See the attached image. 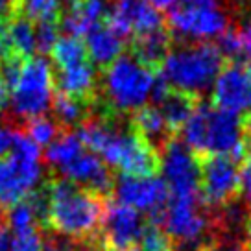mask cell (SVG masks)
<instances>
[{
	"label": "cell",
	"mask_w": 251,
	"mask_h": 251,
	"mask_svg": "<svg viewBox=\"0 0 251 251\" xmlns=\"http://www.w3.org/2000/svg\"><path fill=\"white\" fill-rule=\"evenodd\" d=\"M244 122L238 117L214 107L212 103L198 102L194 113L183 126V144L198 159L211 155H229L236 163L242 161L240 141Z\"/></svg>",
	"instance_id": "cell-2"
},
{
	"label": "cell",
	"mask_w": 251,
	"mask_h": 251,
	"mask_svg": "<svg viewBox=\"0 0 251 251\" xmlns=\"http://www.w3.org/2000/svg\"><path fill=\"white\" fill-rule=\"evenodd\" d=\"M43 183L41 161L9 153L0 159V205L13 207Z\"/></svg>",
	"instance_id": "cell-11"
},
{
	"label": "cell",
	"mask_w": 251,
	"mask_h": 251,
	"mask_svg": "<svg viewBox=\"0 0 251 251\" xmlns=\"http://www.w3.org/2000/svg\"><path fill=\"white\" fill-rule=\"evenodd\" d=\"M198 98L190 96V94L179 93V91H170L165 96L163 102H159L155 105L157 109L161 111V115L165 118L168 129L174 135H177L183 129V126L187 124V120L190 118V115L194 113L198 105Z\"/></svg>",
	"instance_id": "cell-19"
},
{
	"label": "cell",
	"mask_w": 251,
	"mask_h": 251,
	"mask_svg": "<svg viewBox=\"0 0 251 251\" xmlns=\"http://www.w3.org/2000/svg\"><path fill=\"white\" fill-rule=\"evenodd\" d=\"M196 251H222V250H220L218 240H211V242H205L201 246H198Z\"/></svg>",
	"instance_id": "cell-41"
},
{
	"label": "cell",
	"mask_w": 251,
	"mask_h": 251,
	"mask_svg": "<svg viewBox=\"0 0 251 251\" xmlns=\"http://www.w3.org/2000/svg\"><path fill=\"white\" fill-rule=\"evenodd\" d=\"M107 4L105 0H78L71 4L69 9L59 15V30L65 31L69 37H85L94 26L102 24L107 17Z\"/></svg>",
	"instance_id": "cell-14"
},
{
	"label": "cell",
	"mask_w": 251,
	"mask_h": 251,
	"mask_svg": "<svg viewBox=\"0 0 251 251\" xmlns=\"http://www.w3.org/2000/svg\"><path fill=\"white\" fill-rule=\"evenodd\" d=\"M224 67V55L220 54L216 45L201 43H183L172 48L168 57L161 67V76L174 91L201 98Z\"/></svg>",
	"instance_id": "cell-3"
},
{
	"label": "cell",
	"mask_w": 251,
	"mask_h": 251,
	"mask_svg": "<svg viewBox=\"0 0 251 251\" xmlns=\"http://www.w3.org/2000/svg\"><path fill=\"white\" fill-rule=\"evenodd\" d=\"M105 21V24L122 39L139 37L165 28V17L146 0H113Z\"/></svg>",
	"instance_id": "cell-13"
},
{
	"label": "cell",
	"mask_w": 251,
	"mask_h": 251,
	"mask_svg": "<svg viewBox=\"0 0 251 251\" xmlns=\"http://www.w3.org/2000/svg\"><path fill=\"white\" fill-rule=\"evenodd\" d=\"M41 251H96L93 244L76 242L59 235H47L41 240Z\"/></svg>",
	"instance_id": "cell-29"
},
{
	"label": "cell",
	"mask_w": 251,
	"mask_h": 251,
	"mask_svg": "<svg viewBox=\"0 0 251 251\" xmlns=\"http://www.w3.org/2000/svg\"><path fill=\"white\" fill-rule=\"evenodd\" d=\"M240 192L251 205V161L244 163V168L240 170Z\"/></svg>",
	"instance_id": "cell-34"
},
{
	"label": "cell",
	"mask_w": 251,
	"mask_h": 251,
	"mask_svg": "<svg viewBox=\"0 0 251 251\" xmlns=\"http://www.w3.org/2000/svg\"><path fill=\"white\" fill-rule=\"evenodd\" d=\"M246 251H251V214L246 220V242L242 246Z\"/></svg>",
	"instance_id": "cell-40"
},
{
	"label": "cell",
	"mask_w": 251,
	"mask_h": 251,
	"mask_svg": "<svg viewBox=\"0 0 251 251\" xmlns=\"http://www.w3.org/2000/svg\"><path fill=\"white\" fill-rule=\"evenodd\" d=\"M166 23L172 37L177 35L183 39H194L201 43L211 37H218L220 33L227 30L229 19L220 8L198 9L176 4L168 11Z\"/></svg>",
	"instance_id": "cell-12"
},
{
	"label": "cell",
	"mask_w": 251,
	"mask_h": 251,
	"mask_svg": "<svg viewBox=\"0 0 251 251\" xmlns=\"http://www.w3.org/2000/svg\"><path fill=\"white\" fill-rule=\"evenodd\" d=\"M174 37L170 35L168 28H161V30L150 31L139 37H133L131 43V55L137 61L144 65L146 69L157 72L165 59L168 57L170 50H172Z\"/></svg>",
	"instance_id": "cell-17"
},
{
	"label": "cell",
	"mask_w": 251,
	"mask_h": 251,
	"mask_svg": "<svg viewBox=\"0 0 251 251\" xmlns=\"http://www.w3.org/2000/svg\"><path fill=\"white\" fill-rule=\"evenodd\" d=\"M54 85L57 89V94H65L78 100H94L98 89V76L93 63L87 61L72 69L55 71Z\"/></svg>",
	"instance_id": "cell-15"
},
{
	"label": "cell",
	"mask_w": 251,
	"mask_h": 251,
	"mask_svg": "<svg viewBox=\"0 0 251 251\" xmlns=\"http://www.w3.org/2000/svg\"><path fill=\"white\" fill-rule=\"evenodd\" d=\"M19 13L31 21H57L59 0H19Z\"/></svg>",
	"instance_id": "cell-26"
},
{
	"label": "cell",
	"mask_w": 251,
	"mask_h": 251,
	"mask_svg": "<svg viewBox=\"0 0 251 251\" xmlns=\"http://www.w3.org/2000/svg\"><path fill=\"white\" fill-rule=\"evenodd\" d=\"M26 131L24 133L30 137L35 146H50L52 142L63 133L61 127L55 124L54 118H48V117H37V118H31L26 122Z\"/></svg>",
	"instance_id": "cell-24"
},
{
	"label": "cell",
	"mask_w": 251,
	"mask_h": 251,
	"mask_svg": "<svg viewBox=\"0 0 251 251\" xmlns=\"http://www.w3.org/2000/svg\"><path fill=\"white\" fill-rule=\"evenodd\" d=\"M8 96H9L8 87H6V83H4V81H2V78H0V105H2V103H6Z\"/></svg>",
	"instance_id": "cell-42"
},
{
	"label": "cell",
	"mask_w": 251,
	"mask_h": 251,
	"mask_svg": "<svg viewBox=\"0 0 251 251\" xmlns=\"http://www.w3.org/2000/svg\"><path fill=\"white\" fill-rule=\"evenodd\" d=\"M24 59L21 55L11 54L4 59H0V78L6 83L8 91H11L17 85V81L21 78V72H23Z\"/></svg>",
	"instance_id": "cell-30"
},
{
	"label": "cell",
	"mask_w": 251,
	"mask_h": 251,
	"mask_svg": "<svg viewBox=\"0 0 251 251\" xmlns=\"http://www.w3.org/2000/svg\"><path fill=\"white\" fill-rule=\"evenodd\" d=\"M146 222L141 212L131 207L107 200L103 212L100 233L96 236L94 248L98 251H126L133 250L139 244Z\"/></svg>",
	"instance_id": "cell-10"
},
{
	"label": "cell",
	"mask_w": 251,
	"mask_h": 251,
	"mask_svg": "<svg viewBox=\"0 0 251 251\" xmlns=\"http://www.w3.org/2000/svg\"><path fill=\"white\" fill-rule=\"evenodd\" d=\"M11 251H41V236L37 235V229L11 233Z\"/></svg>",
	"instance_id": "cell-31"
},
{
	"label": "cell",
	"mask_w": 251,
	"mask_h": 251,
	"mask_svg": "<svg viewBox=\"0 0 251 251\" xmlns=\"http://www.w3.org/2000/svg\"><path fill=\"white\" fill-rule=\"evenodd\" d=\"M52 98L54 72L50 63L41 55L24 59L21 78L9 94V105L13 115L26 122L31 118L45 117V113L52 107Z\"/></svg>",
	"instance_id": "cell-5"
},
{
	"label": "cell",
	"mask_w": 251,
	"mask_h": 251,
	"mask_svg": "<svg viewBox=\"0 0 251 251\" xmlns=\"http://www.w3.org/2000/svg\"><path fill=\"white\" fill-rule=\"evenodd\" d=\"M240 31V37H242V45H244V59L248 65H251V15L242 23V26L238 28Z\"/></svg>",
	"instance_id": "cell-33"
},
{
	"label": "cell",
	"mask_w": 251,
	"mask_h": 251,
	"mask_svg": "<svg viewBox=\"0 0 251 251\" xmlns=\"http://www.w3.org/2000/svg\"><path fill=\"white\" fill-rule=\"evenodd\" d=\"M231 251H246L244 248H235V250H231Z\"/></svg>",
	"instance_id": "cell-45"
},
{
	"label": "cell",
	"mask_w": 251,
	"mask_h": 251,
	"mask_svg": "<svg viewBox=\"0 0 251 251\" xmlns=\"http://www.w3.org/2000/svg\"><path fill=\"white\" fill-rule=\"evenodd\" d=\"M19 13V0H0V17L9 19Z\"/></svg>",
	"instance_id": "cell-36"
},
{
	"label": "cell",
	"mask_w": 251,
	"mask_h": 251,
	"mask_svg": "<svg viewBox=\"0 0 251 251\" xmlns=\"http://www.w3.org/2000/svg\"><path fill=\"white\" fill-rule=\"evenodd\" d=\"M172 238L166 235L165 229L157 224L146 222L142 235L137 244V251H174Z\"/></svg>",
	"instance_id": "cell-25"
},
{
	"label": "cell",
	"mask_w": 251,
	"mask_h": 251,
	"mask_svg": "<svg viewBox=\"0 0 251 251\" xmlns=\"http://www.w3.org/2000/svg\"><path fill=\"white\" fill-rule=\"evenodd\" d=\"M47 192L45 227L54 235L94 246L109 198L98 196L59 177L47 179Z\"/></svg>",
	"instance_id": "cell-1"
},
{
	"label": "cell",
	"mask_w": 251,
	"mask_h": 251,
	"mask_svg": "<svg viewBox=\"0 0 251 251\" xmlns=\"http://www.w3.org/2000/svg\"><path fill=\"white\" fill-rule=\"evenodd\" d=\"M163 181L168 188V198L200 196V159L176 137L161 151Z\"/></svg>",
	"instance_id": "cell-9"
},
{
	"label": "cell",
	"mask_w": 251,
	"mask_h": 251,
	"mask_svg": "<svg viewBox=\"0 0 251 251\" xmlns=\"http://www.w3.org/2000/svg\"><path fill=\"white\" fill-rule=\"evenodd\" d=\"M216 39V48L224 55V59L229 57L231 61H240V55H244V45L236 26H227V30L220 33Z\"/></svg>",
	"instance_id": "cell-28"
},
{
	"label": "cell",
	"mask_w": 251,
	"mask_h": 251,
	"mask_svg": "<svg viewBox=\"0 0 251 251\" xmlns=\"http://www.w3.org/2000/svg\"><path fill=\"white\" fill-rule=\"evenodd\" d=\"M57 21H35V48L41 54V57L45 54H50L57 39L61 37Z\"/></svg>",
	"instance_id": "cell-27"
},
{
	"label": "cell",
	"mask_w": 251,
	"mask_h": 251,
	"mask_svg": "<svg viewBox=\"0 0 251 251\" xmlns=\"http://www.w3.org/2000/svg\"><path fill=\"white\" fill-rule=\"evenodd\" d=\"M11 231H9L6 226L0 229V251H11Z\"/></svg>",
	"instance_id": "cell-38"
},
{
	"label": "cell",
	"mask_w": 251,
	"mask_h": 251,
	"mask_svg": "<svg viewBox=\"0 0 251 251\" xmlns=\"http://www.w3.org/2000/svg\"><path fill=\"white\" fill-rule=\"evenodd\" d=\"M65 2H69V4H76L78 0H65Z\"/></svg>",
	"instance_id": "cell-44"
},
{
	"label": "cell",
	"mask_w": 251,
	"mask_h": 251,
	"mask_svg": "<svg viewBox=\"0 0 251 251\" xmlns=\"http://www.w3.org/2000/svg\"><path fill=\"white\" fill-rule=\"evenodd\" d=\"M85 151L83 142L79 141L78 133L74 131H63L50 146L47 148V163L55 172L67 166L71 161H74L79 153Z\"/></svg>",
	"instance_id": "cell-22"
},
{
	"label": "cell",
	"mask_w": 251,
	"mask_h": 251,
	"mask_svg": "<svg viewBox=\"0 0 251 251\" xmlns=\"http://www.w3.org/2000/svg\"><path fill=\"white\" fill-rule=\"evenodd\" d=\"M94 100H78V98H71L65 94H54L52 98V107L54 111L55 124L61 129L69 131L76 126H81L87 118L91 117V105Z\"/></svg>",
	"instance_id": "cell-20"
},
{
	"label": "cell",
	"mask_w": 251,
	"mask_h": 251,
	"mask_svg": "<svg viewBox=\"0 0 251 251\" xmlns=\"http://www.w3.org/2000/svg\"><path fill=\"white\" fill-rule=\"evenodd\" d=\"M85 50L87 57L93 65L109 67L111 63L118 59L124 50V39L117 35L107 24H98L85 35Z\"/></svg>",
	"instance_id": "cell-18"
},
{
	"label": "cell",
	"mask_w": 251,
	"mask_h": 251,
	"mask_svg": "<svg viewBox=\"0 0 251 251\" xmlns=\"http://www.w3.org/2000/svg\"><path fill=\"white\" fill-rule=\"evenodd\" d=\"M50 54L54 59L55 71L72 69V67H78V65L89 61L83 41L76 39V37H69V35L59 37Z\"/></svg>",
	"instance_id": "cell-23"
},
{
	"label": "cell",
	"mask_w": 251,
	"mask_h": 251,
	"mask_svg": "<svg viewBox=\"0 0 251 251\" xmlns=\"http://www.w3.org/2000/svg\"><path fill=\"white\" fill-rule=\"evenodd\" d=\"M177 4H181V6H187V8L214 9V8H218L220 0H179Z\"/></svg>",
	"instance_id": "cell-35"
},
{
	"label": "cell",
	"mask_w": 251,
	"mask_h": 251,
	"mask_svg": "<svg viewBox=\"0 0 251 251\" xmlns=\"http://www.w3.org/2000/svg\"><path fill=\"white\" fill-rule=\"evenodd\" d=\"M240 194L238 163L229 155L200 159V196L205 207L229 209Z\"/></svg>",
	"instance_id": "cell-6"
},
{
	"label": "cell",
	"mask_w": 251,
	"mask_h": 251,
	"mask_svg": "<svg viewBox=\"0 0 251 251\" xmlns=\"http://www.w3.org/2000/svg\"><path fill=\"white\" fill-rule=\"evenodd\" d=\"M212 105L251 122V65L246 61H229L222 67L212 83Z\"/></svg>",
	"instance_id": "cell-7"
},
{
	"label": "cell",
	"mask_w": 251,
	"mask_h": 251,
	"mask_svg": "<svg viewBox=\"0 0 251 251\" xmlns=\"http://www.w3.org/2000/svg\"><path fill=\"white\" fill-rule=\"evenodd\" d=\"M4 222H6V212H4L2 205H0V229L4 227Z\"/></svg>",
	"instance_id": "cell-43"
},
{
	"label": "cell",
	"mask_w": 251,
	"mask_h": 251,
	"mask_svg": "<svg viewBox=\"0 0 251 251\" xmlns=\"http://www.w3.org/2000/svg\"><path fill=\"white\" fill-rule=\"evenodd\" d=\"M113 194L118 203L131 207L137 212H146L148 222L157 226L163 224V214L168 203V188L161 177H135L120 174L115 177Z\"/></svg>",
	"instance_id": "cell-8"
},
{
	"label": "cell",
	"mask_w": 251,
	"mask_h": 251,
	"mask_svg": "<svg viewBox=\"0 0 251 251\" xmlns=\"http://www.w3.org/2000/svg\"><path fill=\"white\" fill-rule=\"evenodd\" d=\"M129 124L135 129V133L139 135L142 141L148 142L159 155L166 148V144L172 139H176V135L168 129L165 118L155 105H144L131 113Z\"/></svg>",
	"instance_id": "cell-16"
},
{
	"label": "cell",
	"mask_w": 251,
	"mask_h": 251,
	"mask_svg": "<svg viewBox=\"0 0 251 251\" xmlns=\"http://www.w3.org/2000/svg\"><path fill=\"white\" fill-rule=\"evenodd\" d=\"M9 148H11V131L8 127L0 126V159L4 155H8Z\"/></svg>",
	"instance_id": "cell-37"
},
{
	"label": "cell",
	"mask_w": 251,
	"mask_h": 251,
	"mask_svg": "<svg viewBox=\"0 0 251 251\" xmlns=\"http://www.w3.org/2000/svg\"><path fill=\"white\" fill-rule=\"evenodd\" d=\"M146 2H148L150 6H153L155 9H159V11H161V9L174 8V6H176L179 0H146Z\"/></svg>",
	"instance_id": "cell-39"
},
{
	"label": "cell",
	"mask_w": 251,
	"mask_h": 251,
	"mask_svg": "<svg viewBox=\"0 0 251 251\" xmlns=\"http://www.w3.org/2000/svg\"><path fill=\"white\" fill-rule=\"evenodd\" d=\"M13 54L11 39H9V19L0 17V59Z\"/></svg>",
	"instance_id": "cell-32"
},
{
	"label": "cell",
	"mask_w": 251,
	"mask_h": 251,
	"mask_svg": "<svg viewBox=\"0 0 251 251\" xmlns=\"http://www.w3.org/2000/svg\"><path fill=\"white\" fill-rule=\"evenodd\" d=\"M155 74L135 59L133 55H120L103 69L102 74V102L100 111L124 115L135 113L146 105Z\"/></svg>",
	"instance_id": "cell-4"
},
{
	"label": "cell",
	"mask_w": 251,
	"mask_h": 251,
	"mask_svg": "<svg viewBox=\"0 0 251 251\" xmlns=\"http://www.w3.org/2000/svg\"><path fill=\"white\" fill-rule=\"evenodd\" d=\"M9 39L13 54L21 55L23 59H30L37 52L35 48V24L23 13L9 17Z\"/></svg>",
	"instance_id": "cell-21"
}]
</instances>
